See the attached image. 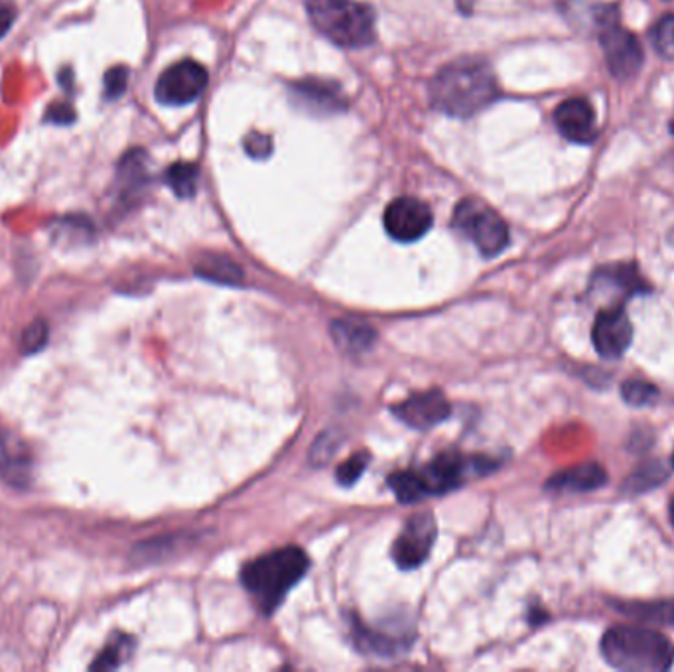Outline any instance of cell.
I'll list each match as a JSON object with an SVG mask.
<instances>
[{
  "instance_id": "cell-1",
  "label": "cell",
  "mask_w": 674,
  "mask_h": 672,
  "mask_svg": "<svg viewBox=\"0 0 674 672\" xmlns=\"http://www.w3.org/2000/svg\"><path fill=\"white\" fill-rule=\"evenodd\" d=\"M498 99V82L488 63L462 60L442 68L430 85L434 109L467 119Z\"/></svg>"
},
{
  "instance_id": "cell-2",
  "label": "cell",
  "mask_w": 674,
  "mask_h": 672,
  "mask_svg": "<svg viewBox=\"0 0 674 672\" xmlns=\"http://www.w3.org/2000/svg\"><path fill=\"white\" fill-rule=\"evenodd\" d=\"M308 557L296 547L272 550L241 570V582L262 613H272L308 572Z\"/></svg>"
},
{
  "instance_id": "cell-3",
  "label": "cell",
  "mask_w": 674,
  "mask_h": 672,
  "mask_svg": "<svg viewBox=\"0 0 674 672\" xmlns=\"http://www.w3.org/2000/svg\"><path fill=\"white\" fill-rule=\"evenodd\" d=\"M602 655L620 671L661 672L673 667L674 645L649 627L617 625L603 635Z\"/></svg>"
},
{
  "instance_id": "cell-4",
  "label": "cell",
  "mask_w": 674,
  "mask_h": 672,
  "mask_svg": "<svg viewBox=\"0 0 674 672\" xmlns=\"http://www.w3.org/2000/svg\"><path fill=\"white\" fill-rule=\"evenodd\" d=\"M311 22L340 48H364L375 38V12L357 0H306Z\"/></svg>"
},
{
  "instance_id": "cell-5",
  "label": "cell",
  "mask_w": 674,
  "mask_h": 672,
  "mask_svg": "<svg viewBox=\"0 0 674 672\" xmlns=\"http://www.w3.org/2000/svg\"><path fill=\"white\" fill-rule=\"evenodd\" d=\"M454 228L469 239L483 257H498L508 245L507 223L498 211L476 197L459 201L454 211Z\"/></svg>"
},
{
  "instance_id": "cell-6",
  "label": "cell",
  "mask_w": 674,
  "mask_h": 672,
  "mask_svg": "<svg viewBox=\"0 0 674 672\" xmlns=\"http://www.w3.org/2000/svg\"><path fill=\"white\" fill-rule=\"evenodd\" d=\"M498 462L489 457H467V455L446 454L436 455L430 464H426L416 476L425 489V496H442L452 489L462 486L471 476H483L493 472Z\"/></svg>"
},
{
  "instance_id": "cell-7",
  "label": "cell",
  "mask_w": 674,
  "mask_h": 672,
  "mask_svg": "<svg viewBox=\"0 0 674 672\" xmlns=\"http://www.w3.org/2000/svg\"><path fill=\"white\" fill-rule=\"evenodd\" d=\"M600 44L603 56L613 77L629 80L644 65V48L637 36L620 26L615 19V9H608V14L600 19Z\"/></svg>"
},
{
  "instance_id": "cell-8",
  "label": "cell",
  "mask_w": 674,
  "mask_h": 672,
  "mask_svg": "<svg viewBox=\"0 0 674 672\" xmlns=\"http://www.w3.org/2000/svg\"><path fill=\"white\" fill-rule=\"evenodd\" d=\"M208 85V72L192 60L174 63L156 82V99L162 105L180 107L194 103Z\"/></svg>"
},
{
  "instance_id": "cell-9",
  "label": "cell",
  "mask_w": 674,
  "mask_h": 672,
  "mask_svg": "<svg viewBox=\"0 0 674 672\" xmlns=\"http://www.w3.org/2000/svg\"><path fill=\"white\" fill-rule=\"evenodd\" d=\"M436 540V521L430 513L415 515L394 538V564L401 570H415L430 557Z\"/></svg>"
},
{
  "instance_id": "cell-10",
  "label": "cell",
  "mask_w": 674,
  "mask_h": 672,
  "mask_svg": "<svg viewBox=\"0 0 674 672\" xmlns=\"http://www.w3.org/2000/svg\"><path fill=\"white\" fill-rule=\"evenodd\" d=\"M432 211L416 197H399L384 209V231L399 243H415L432 228Z\"/></svg>"
},
{
  "instance_id": "cell-11",
  "label": "cell",
  "mask_w": 674,
  "mask_h": 672,
  "mask_svg": "<svg viewBox=\"0 0 674 672\" xmlns=\"http://www.w3.org/2000/svg\"><path fill=\"white\" fill-rule=\"evenodd\" d=\"M591 342L603 359H620L633 342V326L623 304L603 308L593 321Z\"/></svg>"
},
{
  "instance_id": "cell-12",
  "label": "cell",
  "mask_w": 674,
  "mask_h": 672,
  "mask_svg": "<svg viewBox=\"0 0 674 672\" xmlns=\"http://www.w3.org/2000/svg\"><path fill=\"white\" fill-rule=\"evenodd\" d=\"M393 413L405 425L418 428V430H428V428L442 425L452 413V406L440 391H426V393L413 394L410 399L396 404Z\"/></svg>"
},
{
  "instance_id": "cell-13",
  "label": "cell",
  "mask_w": 674,
  "mask_h": 672,
  "mask_svg": "<svg viewBox=\"0 0 674 672\" xmlns=\"http://www.w3.org/2000/svg\"><path fill=\"white\" fill-rule=\"evenodd\" d=\"M294 103L301 105L308 113L335 114L347 107V99L338 83L326 80H302L291 87Z\"/></svg>"
},
{
  "instance_id": "cell-14",
  "label": "cell",
  "mask_w": 674,
  "mask_h": 672,
  "mask_svg": "<svg viewBox=\"0 0 674 672\" xmlns=\"http://www.w3.org/2000/svg\"><path fill=\"white\" fill-rule=\"evenodd\" d=\"M554 123L559 126L562 136H566L572 143L588 145L596 138V113L590 101L574 97L568 99L556 109Z\"/></svg>"
},
{
  "instance_id": "cell-15",
  "label": "cell",
  "mask_w": 674,
  "mask_h": 672,
  "mask_svg": "<svg viewBox=\"0 0 674 672\" xmlns=\"http://www.w3.org/2000/svg\"><path fill=\"white\" fill-rule=\"evenodd\" d=\"M593 286L600 290H612L613 294L620 292L623 301L632 298L635 294H641L647 290V282L639 274L635 265H613L598 270L593 277Z\"/></svg>"
},
{
  "instance_id": "cell-16",
  "label": "cell",
  "mask_w": 674,
  "mask_h": 672,
  "mask_svg": "<svg viewBox=\"0 0 674 672\" xmlns=\"http://www.w3.org/2000/svg\"><path fill=\"white\" fill-rule=\"evenodd\" d=\"M605 481H608V474L600 464H580V466L564 469V472H559L556 476L550 477L547 487L552 491L581 493V491H591V489L603 487Z\"/></svg>"
},
{
  "instance_id": "cell-17",
  "label": "cell",
  "mask_w": 674,
  "mask_h": 672,
  "mask_svg": "<svg viewBox=\"0 0 674 672\" xmlns=\"http://www.w3.org/2000/svg\"><path fill=\"white\" fill-rule=\"evenodd\" d=\"M330 331H332L335 345L350 355H361V353L369 352L373 347L375 340H377V331L369 323L352 320V318L332 321Z\"/></svg>"
},
{
  "instance_id": "cell-18",
  "label": "cell",
  "mask_w": 674,
  "mask_h": 672,
  "mask_svg": "<svg viewBox=\"0 0 674 672\" xmlns=\"http://www.w3.org/2000/svg\"><path fill=\"white\" fill-rule=\"evenodd\" d=\"M612 606L633 620L653 625H674V600L613 601Z\"/></svg>"
},
{
  "instance_id": "cell-19",
  "label": "cell",
  "mask_w": 674,
  "mask_h": 672,
  "mask_svg": "<svg viewBox=\"0 0 674 672\" xmlns=\"http://www.w3.org/2000/svg\"><path fill=\"white\" fill-rule=\"evenodd\" d=\"M196 272L201 279L219 282V284H229V286L241 284L245 279V272L240 265L229 257H221V255H206L204 259L197 262Z\"/></svg>"
},
{
  "instance_id": "cell-20",
  "label": "cell",
  "mask_w": 674,
  "mask_h": 672,
  "mask_svg": "<svg viewBox=\"0 0 674 672\" xmlns=\"http://www.w3.org/2000/svg\"><path fill=\"white\" fill-rule=\"evenodd\" d=\"M353 642L357 645L359 651L367 655H379V657H393L403 651V642L393 639L389 635L381 632H371L364 627L361 623H353Z\"/></svg>"
},
{
  "instance_id": "cell-21",
  "label": "cell",
  "mask_w": 674,
  "mask_h": 672,
  "mask_svg": "<svg viewBox=\"0 0 674 672\" xmlns=\"http://www.w3.org/2000/svg\"><path fill=\"white\" fill-rule=\"evenodd\" d=\"M146 182H148L146 155L143 150H131L119 166V184L123 186L125 194H133L143 190Z\"/></svg>"
},
{
  "instance_id": "cell-22",
  "label": "cell",
  "mask_w": 674,
  "mask_h": 672,
  "mask_svg": "<svg viewBox=\"0 0 674 672\" xmlns=\"http://www.w3.org/2000/svg\"><path fill=\"white\" fill-rule=\"evenodd\" d=\"M0 476L11 486H22L30 479V462L21 454H12L11 444L0 432Z\"/></svg>"
},
{
  "instance_id": "cell-23",
  "label": "cell",
  "mask_w": 674,
  "mask_h": 672,
  "mask_svg": "<svg viewBox=\"0 0 674 672\" xmlns=\"http://www.w3.org/2000/svg\"><path fill=\"white\" fill-rule=\"evenodd\" d=\"M164 182L177 197L196 196L199 168L192 162H176L168 168Z\"/></svg>"
},
{
  "instance_id": "cell-24",
  "label": "cell",
  "mask_w": 674,
  "mask_h": 672,
  "mask_svg": "<svg viewBox=\"0 0 674 672\" xmlns=\"http://www.w3.org/2000/svg\"><path fill=\"white\" fill-rule=\"evenodd\" d=\"M133 647H135V639L133 637L117 635L114 639L105 645L103 651L99 652V657L95 659L91 669L94 671H111V669L121 667L131 657Z\"/></svg>"
},
{
  "instance_id": "cell-25",
  "label": "cell",
  "mask_w": 674,
  "mask_h": 672,
  "mask_svg": "<svg viewBox=\"0 0 674 672\" xmlns=\"http://www.w3.org/2000/svg\"><path fill=\"white\" fill-rule=\"evenodd\" d=\"M389 487L401 503H416L426 497L416 472H396L389 477Z\"/></svg>"
},
{
  "instance_id": "cell-26",
  "label": "cell",
  "mask_w": 674,
  "mask_h": 672,
  "mask_svg": "<svg viewBox=\"0 0 674 672\" xmlns=\"http://www.w3.org/2000/svg\"><path fill=\"white\" fill-rule=\"evenodd\" d=\"M623 401L632 406H649L659 399L657 387L644 379H632L622 384Z\"/></svg>"
},
{
  "instance_id": "cell-27",
  "label": "cell",
  "mask_w": 674,
  "mask_h": 672,
  "mask_svg": "<svg viewBox=\"0 0 674 672\" xmlns=\"http://www.w3.org/2000/svg\"><path fill=\"white\" fill-rule=\"evenodd\" d=\"M651 41L659 56H663L664 60H674V14H666L654 24Z\"/></svg>"
},
{
  "instance_id": "cell-28",
  "label": "cell",
  "mask_w": 674,
  "mask_h": 672,
  "mask_svg": "<svg viewBox=\"0 0 674 672\" xmlns=\"http://www.w3.org/2000/svg\"><path fill=\"white\" fill-rule=\"evenodd\" d=\"M340 445H342V436L338 435L335 430L320 435V438L316 440V444L311 445V466H323L326 462H330Z\"/></svg>"
},
{
  "instance_id": "cell-29",
  "label": "cell",
  "mask_w": 674,
  "mask_h": 672,
  "mask_svg": "<svg viewBox=\"0 0 674 672\" xmlns=\"http://www.w3.org/2000/svg\"><path fill=\"white\" fill-rule=\"evenodd\" d=\"M367 462H369V455L365 454V452L352 455L350 460L343 462L342 466L338 467L335 479H338L342 486H353L359 477L364 476Z\"/></svg>"
},
{
  "instance_id": "cell-30",
  "label": "cell",
  "mask_w": 674,
  "mask_h": 672,
  "mask_svg": "<svg viewBox=\"0 0 674 672\" xmlns=\"http://www.w3.org/2000/svg\"><path fill=\"white\" fill-rule=\"evenodd\" d=\"M46 343H48V323L46 321L36 320L22 333V352L26 355L40 352Z\"/></svg>"
},
{
  "instance_id": "cell-31",
  "label": "cell",
  "mask_w": 674,
  "mask_h": 672,
  "mask_svg": "<svg viewBox=\"0 0 674 672\" xmlns=\"http://www.w3.org/2000/svg\"><path fill=\"white\" fill-rule=\"evenodd\" d=\"M128 85V70L125 65H114L105 73L103 94L107 99H119Z\"/></svg>"
},
{
  "instance_id": "cell-32",
  "label": "cell",
  "mask_w": 674,
  "mask_h": 672,
  "mask_svg": "<svg viewBox=\"0 0 674 672\" xmlns=\"http://www.w3.org/2000/svg\"><path fill=\"white\" fill-rule=\"evenodd\" d=\"M245 150L253 158L262 160V158H269L270 152H272V143H270L269 136L262 135V133H250L245 138Z\"/></svg>"
},
{
  "instance_id": "cell-33",
  "label": "cell",
  "mask_w": 674,
  "mask_h": 672,
  "mask_svg": "<svg viewBox=\"0 0 674 672\" xmlns=\"http://www.w3.org/2000/svg\"><path fill=\"white\" fill-rule=\"evenodd\" d=\"M46 121L52 124H72L75 121V109L72 105L65 103V101H58V103L50 105L48 111H46Z\"/></svg>"
},
{
  "instance_id": "cell-34",
  "label": "cell",
  "mask_w": 674,
  "mask_h": 672,
  "mask_svg": "<svg viewBox=\"0 0 674 672\" xmlns=\"http://www.w3.org/2000/svg\"><path fill=\"white\" fill-rule=\"evenodd\" d=\"M14 19H16L14 7L9 4V2H4V0H0V38L11 30Z\"/></svg>"
},
{
  "instance_id": "cell-35",
  "label": "cell",
  "mask_w": 674,
  "mask_h": 672,
  "mask_svg": "<svg viewBox=\"0 0 674 672\" xmlns=\"http://www.w3.org/2000/svg\"><path fill=\"white\" fill-rule=\"evenodd\" d=\"M669 515H671V523H673L674 527V497L671 499V505H669Z\"/></svg>"
},
{
  "instance_id": "cell-36",
  "label": "cell",
  "mask_w": 674,
  "mask_h": 672,
  "mask_svg": "<svg viewBox=\"0 0 674 672\" xmlns=\"http://www.w3.org/2000/svg\"><path fill=\"white\" fill-rule=\"evenodd\" d=\"M671 131H673V135H674V121H673V124H671Z\"/></svg>"
},
{
  "instance_id": "cell-37",
  "label": "cell",
  "mask_w": 674,
  "mask_h": 672,
  "mask_svg": "<svg viewBox=\"0 0 674 672\" xmlns=\"http://www.w3.org/2000/svg\"><path fill=\"white\" fill-rule=\"evenodd\" d=\"M673 467H674V454H673Z\"/></svg>"
}]
</instances>
